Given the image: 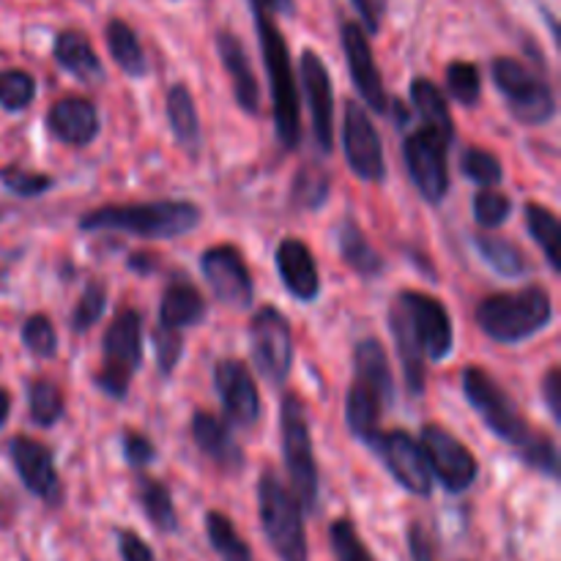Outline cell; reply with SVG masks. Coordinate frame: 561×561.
<instances>
[{"instance_id": "cell-3", "label": "cell", "mask_w": 561, "mask_h": 561, "mask_svg": "<svg viewBox=\"0 0 561 561\" xmlns=\"http://www.w3.org/2000/svg\"><path fill=\"white\" fill-rule=\"evenodd\" d=\"M553 301L546 288L493 294L477 307V323L491 340L502 345H518L540 334L551 323Z\"/></svg>"}, {"instance_id": "cell-53", "label": "cell", "mask_w": 561, "mask_h": 561, "mask_svg": "<svg viewBox=\"0 0 561 561\" xmlns=\"http://www.w3.org/2000/svg\"><path fill=\"white\" fill-rule=\"evenodd\" d=\"M409 551L414 561H436V557H433L431 537L425 535V529H422L420 524H414L409 529Z\"/></svg>"}, {"instance_id": "cell-19", "label": "cell", "mask_w": 561, "mask_h": 561, "mask_svg": "<svg viewBox=\"0 0 561 561\" xmlns=\"http://www.w3.org/2000/svg\"><path fill=\"white\" fill-rule=\"evenodd\" d=\"M9 455L16 474H20L22 485H25L33 496L44 499L47 504L58 502L60 496L58 471H55L53 453H49L42 442L16 436L9 442Z\"/></svg>"}, {"instance_id": "cell-25", "label": "cell", "mask_w": 561, "mask_h": 561, "mask_svg": "<svg viewBox=\"0 0 561 561\" xmlns=\"http://www.w3.org/2000/svg\"><path fill=\"white\" fill-rule=\"evenodd\" d=\"M392 403L383 394H378L376 389H370L367 383L354 381L351 383L348 400H345V422H348L351 433L356 438H362L365 444H370L378 436V425H381L383 409Z\"/></svg>"}, {"instance_id": "cell-16", "label": "cell", "mask_w": 561, "mask_h": 561, "mask_svg": "<svg viewBox=\"0 0 561 561\" xmlns=\"http://www.w3.org/2000/svg\"><path fill=\"white\" fill-rule=\"evenodd\" d=\"M340 42H343L351 80H354L359 96L365 99V104L373 113H387V85H383L381 71H378L376 58H373L370 42H367V33L362 31L359 22H343V27H340Z\"/></svg>"}, {"instance_id": "cell-7", "label": "cell", "mask_w": 561, "mask_h": 561, "mask_svg": "<svg viewBox=\"0 0 561 561\" xmlns=\"http://www.w3.org/2000/svg\"><path fill=\"white\" fill-rule=\"evenodd\" d=\"M491 71L510 115L518 124L542 126L557 115V93L535 69L520 64L518 58H496Z\"/></svg>"}, {"instance_id": "cell-1", "label": "cell", "mask_w": 561, "mask_h": 561, "mask_svg": "<svg viewBox=\"0 0 561 561\" xmlns=\"http://www.w3.org/2000/svg\"><path fill=\"white\" fill-rule=\"evenodd\" d=\"M201 222V208L186 201L102 206L80 219L82 230H124L140 239H179Z\"/></svg>"}, {"instance_id": "cell-22", "label": "cell", "mask_w": 561, "mask_h": 561, "mask_svg": "<svg viewBox=\"0 0 561 561\" xmlns=\"http://www.w3.org/2000/svg\"><path fill=\"white\" fill-rule=\"evenodd\" d=\"M217 53L222 58L225 71H228L230 82H233V96L244 113L255 115L261 110V85L252 71L250 55H247L244 44L236 33L219 31L217 33Z\"/></svg>"}, {"instance_id": "cell-35", "label": "cell", "mask_w": 561, "mask_h": 561, "mask_svg": "<svg viewBox=\"0 0 561 561\" xmlns=\"http://www.w3.org/2000/svg\"><path fill=\"white\" fill-rule=\"evenodd\" d=\"M206 537L222 561H252L250 546L241 540V535L236 531L233 520L228 515L217 513V510L206 513Z\"/></svg>"}, {"instance_id": "cell-9", "label": "cell", "mask_w": 561, "mask_h": 561, "mask_svg": "<svg viewBox=\"0 0 561 561\" xmlns=\"http://www.w3.org/2000/svg\"><path fill=\"white\" fill-rule=\"evenodd\" d=\"M394 307L403 316L411 340H414L425 359L444 362L453 354V318H449L447 307L436 296L422 294V290H400Z\"/></svg>"}, {"instance_id": "cell-11", "label": "cell", "mask_w": 561, "mask_h": 561, "mask_svg": "<svg viewBox=\"0 0 561 561\" xmlns=\"http://www.w3.org/2000/svg\"><path fill=\"white\" fill-rule=\"evenodd\" d=\"M420 444L425 449L433 480L442 482L449 493H463L474 485L480 463L458 436L444 431L442 425H425Z\"/></svg>"}, {"instance_id": "cell-13", "label": "cell", "mask_w": 561, "mask_h": 561, "mask_svg": "<svg viewBox=\"0 0 561 561\" xmlns=\"http://www.w3.org/2000/svg\"><path fill=\"white\" fill-rule=\"evenodd\" d=\"M370 447L381 455L389 474H392L405 491L422 499L431 496L433 493L431 466H427L425 449H422V444L416 442L414 436H409L405 431L378 433V436L370 442Z\"/></svg>"}, {"instance_id": "cell-41", "label": "cell", "mask_w": 561, "mask_h": 561, "mask_svg": "<svg viewBox=\"0 0 561 561\" xmlns=\"http://www.w3.org/2000/svg\"><path fill=\"white\" fill-rule=\"evenodd\" d=\"M36 96V82L27 71L22 69H5L0 71V104L5 110H25Z\"/></svg>"}, {"instance_id": "cell-43", "label": "cell", "mask_w": 561, "mask_h": 561, "mask_svg": "<svg viewBox=\"0 0 561 561\" xmlns=\"http://www.w3.org/2000/svg\"><path fill=\"white\" fill-rule=\"evenodd\" d=\"M460 170L466 173V179L480 186H496L502 181V162L485 148H469L460 159Z\"/></svg>"}, {"instance_id": "cell-29", "label": "cell", "mask_w": 561, "mask_h": 561, "mask_svg": "<svg viewBox=\"0 0 561 561\" xmlns=\"http://www.w3.org/2000/svg\"><path fill=\"white\" fill-rule=\"evenodd\" d=\"M411 102H414L425 129L436 131V135L444 137L447 142L455 140L453 113H449L447 99H444V93L438 91L436 82L425 80V77H416V80L411 82Z\"/></svg>"}, {"instance_id": "cell-38", "label": "cell", "mask_w": 561, "mask_h": 561, "mask_svg": "<svg viewBox=\"0 0 561 561\" xmlns=\"http://www.w3.org/2000/svg\"><path fill=\"white\" fill-rule=\"evenodd\" d=\"M329 195V175L327 170L316 168V164H305L294 179V203L301 208H321Z\"/></svg>"}, {"instance_id": "cell-28", "label": "cell", "mask_w": 561, "mask_h": 561, "mask_svg": "<svg viewBox=\"0 0 561 561\" xmlns=\"http://www.w3.org/2000/svg\"><path fill=\"white\" fill-rule=\"evenodd\" d=\"M164 107H168L170 129H173L179 146L184 151L195 153L197 146H201V118H197L195 96H192L190 88L184 82L170 85L168 96H164Z\"/></svg>"}, {"instance_id": "cell-55", "label": "cell", "mask_w": 561, "mask_h": 561, "mask_svg": "<svg viewBox=\"0 0 561 561\" xmlns=\"http://www.w3.org/2000/svg\"><path fill=\"white\" fill-rule=\"evenodd\" d=\"M129 266L135 268V272L146 274V272H151V268H153V257H148V255H131Z\"/></svg>"}, {"instance_id": "cell-51", "label": "cell", "mask_w": 561, "mask_h": 561, "mask_svg": "<svg viewBox=\"0 0 561 561\" xmlns=\"http://www.w3.org/2000/svg\"><path fill=\"white\" fill-rule=\"evenodd\" d=\"M354 9L362 16V31L378 33L381 31V20L387 14V0H351Z\"/></svg>"}, {"instance_id": "cell-17", "label": "cell", "mask_w": 561, "mask_h": 561, "mask_svg": "<svg viewBox=\"0 0 561 561\" xmlns=\"http://www.w3.org/2000/svg\"><path fill=\"white\" fill-rule=\"evenodd\" d=\"M301 85H305L307 104H310V121L312 131H316V142L323 153H332L334 146V91H332V77H329L327 64L321 55L312 49L301 53L299 64Z\"/></svg>"}, {"instance_id": "cell-48", "label": "cell", "mask_w": 561, "mask_h": 561, "mask_svg": "<svg viewBox=\"0 0 561 561\" xmlns=\"http://www.w3.org/2000/svg\"><path fill=\"white\" fill-rule=\"evenodd\" d=\"M153 354H157L159 373L170 376L175 370V365H179L181 354H184V340L173 329L157 327V332H153Z\"/></svg>"}, {"instance_id": "cell-2", "label": "cell", "mask_w": 561, "mask_h": 561, "mask_svg": "<svg viewBox=\"0 0 561 561\" xmlns=\"http://www.w3.org/2000/svg\"><path fill=\"white\" fill-rule=\"evenodd\" d=\"M257 38H261L263 66H266L268 91H272L274 131L283 142L285 151H294L301 140V115H299V85L296 71L290 64V49L279 27L268 14H255Z\"/></svg>"}, {"instance_id": "cell-47", "label": "cell", "mask_w": 561, "mask_h": 561, "mask_svg": "<svg viewBox=\"0 0 561 561\" xmlns=\"http://www.w3.org/2000/svg\"><path fill=\"white\" fill-rule=\"evenodd\" d=\"M0 181H3L5 190L14 192V195H20V197H38V195H44L47 190H53V184H55L49 175L25 173V170H16V168H5L3 173H0Z\"/></svg>"}, {"instance_id": "cell-52", "label": "cell", "mask_w": 561, "mask_h": 561, "mask_svg": "<svg viewBox=\"0 0 561 561\" xmlns=\"http://www.w3.org/2000/svg\"><path fill=\"white\" fill-rule=\"evenodd\" d=\"M542 398H546L548 409H551V416L561 422V370L559 367H551L542 381Z\"/></svg>"}, {"instance_id": "cell-20", "label": "cell", "mask_w": 561, "mask_h": 561, "mask_svg": "<svg viewBox=\"0 0 561 561\" xmlns=\"http://www.w3.org/2000/svg\"><path fill=\"white\" fill-rule=\"evenodd\" d=\"M47 129L64 146H91L99 135V113L88 99L66 96L49 107Z\"/></svg>"}, {"instance_id": "cell-6", "label": "cell", "mask_w": 561, "mask_h": 561, "mask_svg": "<svg viewBox=\"0 0 561 561\" xmlns=\"http://www.w3.org/2000/svg\"><path fill=\"white\" fill-rule=\"evenodd\" d=\"M463 392L471 409L482 416L493 436L507 442L518 453H524L540 433L526 422L515 400L488 376L482 367H466L463 373Z\"/></svg>"}, {"instance_id": "cell-23", "label": "cell", "mask_w": 561, "mask_h": 561, "mask_svg": "<svg viewBox=\"0 0 561 561\" xmlns=\"http://www.w3.org/2000/svg\"><path fill=\"white\" fill-rule=\"evenodd\" d=\"M192 438H195L197 449L219 469L239 471L244 466V453H241L239 442L230 433L228 422H222L219 416L197 411L195 420H192Z\"/></svg>"}, {"instance_id": "cell-46", "label": "cell", "mask_w": 561, "mask_h": 561, "mask_svg": "<svg viewBox=\"0 0 561 561\" xmlns=\"http://www.w3.org/2000/svg\"><path fill=\"white\" fill-rule=\"evenodd\" d=\"M513 214V201L502 192H480L474 197V219L482 228H499Z\"/></svg>"}, {"instance_id": "cell-56", "label": "cell", "mask_w": 561, "mask_h": 561, "mask_svg": "<svg viewBox=\"0 0 561 561\" xmlns=\"http://www.w3.org/2000/svg\"><path fill=\"white\" fill-rule=\"evenodd\" d=\"M9 414H11V398L5 389H0V427L9 422Z\"/></svg>"}, {"instance_id": "cell-39", "label": "cell", "mask_w": 561, "mask_h": 561, "mask_svg": "<svg viewBox=\"0 0 561 561\" xmlns=\"http://www.w3.org/2000/svg\"><path fill=\"white\" fill-rule=\"evenodd\" d=\"M447 88L455 102L466 104V107H474L482 93L480 69L474 64H469V60H453L447 66Z\"/></svg>"}, {"instance_id": "cell-54", "label": "cell", "mask_w": 561, "mask_h": 561, "mask_svg": "<svg viewBox=\"0 0 561 561\" xmlns=\"http://www.w3.org/2000/svg\"><path fill=\"white\" fill-rule=\"evenodd\" d=\"M252 11L255 14H285V16H294L296 3L294 0H250Z\"/></svg>"}, {"instance_id": "cell-4", "label": "cell", "mask_w": 561, "mask_h": 561, "mask_svg": "<svg viewBox=\"0 0 561 561\" xmlns=\"http://www.w3.org/2000/svg\"><path fill=\"white\" fill-rule=\"evenodd\" d=\"M257 510L268 546L279 561H307V531L301 504L274 471H263L257 482Z\"/></svg>"}, {"instance_id": "cell-36", "label": "cell", "mask_w": 561, "mask_h": 561, "mask_svg": "<svg viewBox=\"0 0 561 561\" xmlns=\"http://www.w3.org/2000/svg\"><path fill=\"white\" fill-rule=\"evenodd\" d=\"M526 225H529L531 239L540 244V250L546 252V261L553 272H559V217L551 208L540 206V203H529L526 206Z\"/></svg>"}, {"instance_id": "cell-26", "label": "cell", "mask_w": 561, "mask_h": 561, "mask_svg": "<svg viewBox=\"0 0 561 561\" xmlns=\"http://www.w3.org/2000/svg\"><path fill=\"white\" fill-rule=\"evenodd\" d=\"M53 55L58 60L60 69H66L69 75H75L82 82H99L104 77L102 60L93 53L88 36H82L80 31H64L55 36Z\"/></svg>"}, {"instance_id": "cell-24", "label": "cell", "mask_w": 561, "mask_h": 561, "mask_svg": "<svg viewBox=\"0 0 561 561\" xmlns=\"http://www.w3.org/2000/svg\"><path fill=\"white\" fill-rule=\"evenodd\" d=\"M206 318V299L190 283H173L164 288L159 305V327L181 332L186 327H197Z\"/></svg>"}, {"instance_id": "cell-40", "label": "cell", "mask_w": 561, "mask_h": 561, "mask_svg": "<svg viewBox=\"0 0 561 561\" xmlns=\"http://www.w3.org/2000/svg\"><path fill=\"white\" fill-rule=\"evenodd\" d=\"M104 310H107V288H104V283L93 279V283L85 285L75 312H71V329L75 332H88V329H93L102 321Z\"/></svg>"}, {"instance_id": "cell-37", "label": "cell", "mask_w": 561, "mask_h": 561, "mask_svg": "<svg viewBox=\"0 0 561 561\" xmlns=\"http://www.w3.org/2000/svg\"><path fill=\"white\" fill-rule=\"evenodd\" d=\"M27 403H31V420L42 427L58 425L64 416V394L53 381H33L27 389Z\"/></svg>"}, {"instance_id": "cell-15", "label": "cell", "mask_w": 561, "mask_h": 561, "mask_svg": "<svg viewBox=\"0 0 561 561\" xmlns=\"http://www.w3.org/2000/svg\"><path fill=\"white\" fill-rule=\"evenodd\" d=\"M201 268L206 283L211 285L214 296H217L222 305L236 307V310H247L252 307L255 299V288H252L250 268H247L244 257L236 247L219 244L211 250L203 252Z\"/></svg>"}, {"instance_id": "cell-5", "label": "cell", "mask_w": 561, "mask_h": 561, "mask_svg": "<svg viewBox=\"0 0 561 561\" xmlns=\"http://www.w3.org/2000/svg\"><path fill=\"white\" fill-rule=\"evenodd\" d=\"M279 431H283L285 469H288L290 482H294V496L299 499L307 513H318L321 474H318L316 453H312L305 403L296 394H285L283 411H279Z\"/></svg>"}, {"instance_id": "cell-21", "label": "cell", "mask_w": 561, "mask_h": 561, "mask_svg": "<svg viewBox=\"0 0 561 561\" xmlns=\"http://www.w3.org/2000/svg\"><path fill=\"white\" fill-rule=\"evenodd\" d=\"M277 272L285 288L299 301H316L321 294V274H318L316 257L310 247L301 239H283L277 247Z\"/></svg>"}, {"instance_id": "cell-32", "label": "cell", "mask_w": 561, "mask_h": 561, "mask_svg": "<svg viewBox=\"0 0 561 561\" xmlns=\"http://www.w3.org/2000/svg\"><path fill=\"white\" fill-rule=\"evenodd\" d=\"M107 47L118 69L129 77H146L148 60L140 47V38L131 31L129 22L124 20H110L107 25Z\"/></svg>"}, {"instance_id": "cell-42", "label": "cell", "mask_w": 561, "mask_h": 561, "mask_svg": "<svg viewBox=\"0 0 561 561\" xmlns=\"http://www.w3.org/2000/svg\"><path fill=\"white\" fill-rule=\"evenodd\" d=\"M329 540H332V551L337 561H376L351 520H334L332 531H329Z\"/></svg>"}, {"instance_id": "cell-14", "label": "cell", "mask_w": 561, "mask_h": 561, "mask_svg": "<svg viewBox=\"0 0 561 561\" xmlns=\"http://www.w3.org/2000/svg\"><path fill=\"white\" fill-rule=\"evenodd\" d=\"M343 151H345V159H348L351 170H354L362 181L381 184V181L387 179L381 135H378L370 115H367V110L362 107L359 102L345 104Z\"/></svg>"}, {"instance_id": "cell-44", "label": "cell", "mask_w": 561, "mask_h": 561, "mask_svg": "<svg viewBox=\"0 0 561 561\" xmlns=\"http://www.w3.org/2000/svg\"><path fill=\"white\" fill-rule=\"evenodd\" d=\"M22 343L27 345V351L42 359H53L58 354V334H55L53 321L47 316H31L22 327Z\"/></svg>"}, {"instance_id": "cell-50", "label": "cell", "mask_w": 561, "mask_h": 561, "mask_svg": "<svg viewBox=\"0 0 561 561\" xmlns=\"http://www.w3.org/2000/svg\"><path fill=\"white\" fill-rule=\"evenodd\" d=\"M118 553L124 561H157L146 540H140L135 531H118Z\"/></svg>"}, {"instance_id": "cell-18", "label": "cell", "mask_w": 561, "mask_h": 561, "mask_svg": "<svg viewBox=\"0 0 561 561\" xmlns=\"http://www.w3.org/2000/svg\"><path fill=\"white\" fill-rule=\"evenodd\" d=\"M214 383L222 409L236 427H252L261 416V394L255 378L239 359H222L214 370Z\"/></svg>"}, {"instance_id": "cell-33", "label": "cell", "mask_w": 561, "mask_h": 561, "mask_svg": "<svg viewBox=\"0 0 561 561\" xmlns=\"http://www.w3.org/2000/svg\"><path fill=\"white\" fill-rule=\"evenodd\" d=\"M474 244L480 250L482 261L496 268L502 277L518 279L529 274V261H526L524 250L513 241L502 239V236H474Z\"/></svg>"}, {"instance_id": "cell-30", "label": "cell", "mask_w": 561, "mask_h": 561, "mask_svg": "<svg viewBox=\"0 0 561 561\" xmlns=\"http://www.w3.org/2000/svg\"><path fill=\"white\" fill-rule=\"evenodd\" d=\"M354 367H356L354 381L367 383V387L376 389L378 394L392 400V370H389L387 351H383V345L378 343L376 337H367L356 345Z\"/></svg>"}, {"instance_id": "cell-31", "label": "cell", "mask_w": 561, "mask_h": 561, "mask_svg": "<svg viewBox=\"0 0 561 561\" xmlns=\"http://www.w3.org/2000/svg\"><path fill=\"white\" fill-rule=\"evenodd\" d=\"M389 327H392V337H394V345H398L400 365H403L405 387H409L411 394H422L425 392V356H422V351L416 348V343L411 340L409 327H405L403 316H400L394 305L392 310H389Z\"/></svg>"}, {"instance_id": "cell-12", "label": "cell", "mask_w": 561, "mask_h": 561, "mask_svg": "<svg viewBox=\"0 0 561 561\" xmlns=\"http://www.w3.org/2000/svg\"><path fill=\"white\" fill-rule=\"evenodd\" d=\"M447 146L444 137L431 129L411 131L403 140V159L409 168L411 181L422 192L427 203H442L449 192V168H447Z\"/></svg>"}, {"instance_id": "cell-27", "label": "cell", "mask_w": 561, "mask_h": 561, "mask_svg": "<svg viewBox=\"0 0 561 561\" xmlns=\"http://www.w3.org/2000/svg\"><path fill=\"white\" fill-rule=\"evenodd\" d=\"M337 250L343 261L359 274L362 279H376L383 272V257L376 247L367 241L365 230L354 219H343L337 225Z\"/></svg>"}, {"instance_id": "cell-10", "label": "cell", "mask_w": 561, "mask_h": 561, "mask_svg": "<svg viewBox=\"0 0 561 561\" xmlns=\"http://www.w3.org/2000/svg\"><path fill=\"white\" fill-rule=\"evenodd\" d=\"M250 354L255 370L272 387H283L294 367V332L277 307H261L250 321Z\"/></svg>"}, {"instance_id": "cell-34", "label": "cell", "mask_w": 561, "mask_h": 561, "mask_svg": "<svg viewBox=\"0 0 561 561\" xmlns=\"http://www.w3.org/2000/svg\"><path fill=\"white\" fill-rule=\"evenodd\" d=\"M137 502H140L142 513L148 515L159 531H175L179 529V515H175L173 499L162 482L151 480V477H140L137 480Z\"/></svg>"}, {"instance_id": "cell-8", "label": "cell", "mask_w": 561, "mask_h": 561, "mask_svg": "<svg viewBox=\"0 0 561 561\" xmlns=\"http://www.w3.org/2000/svg\"><path fill=\"white\" fill-rule=\"evenodd\" d=\"M142 362V321L137 310H124L104 334L102 367H99L96 387L107 398L124 400L129 392L131 376Z\"/></svg>"}, {"instance_id": "cell-45", "label": "cell", "mask_w": 561, "mask_h": 561, "mask_svg": "<svg viewBox=\"0 0 561 561\" xmlns=\"http://www.w3.org/2000/svg\"><path fill=\"white\" fill-rule=\"evenodd\" d=\"M520 460H524L526 466H531L535 471H540V474L551 477V480H557L559 477L557 442H553V438H548L546 433H540V436H537L535 442H531L529 447L520 453Z\"/></svg>"}, {"instance_id": "cell-49", "label": "cell", "mask_w": 561, "mask_h": 561, "mask_svg": "<svg viewBox=\"0 0 561 561\" xmlns=\"http://www.w3.org/2000/svg\"><path fill=\"white\" fill-rule=\"evenodd\" d=\"M124 458L131 469H142L157 458V447L140 433H126L124 436Z\"/></svg>"}]
</instances>
